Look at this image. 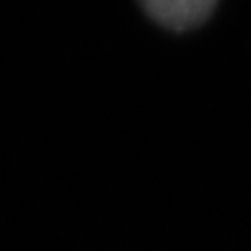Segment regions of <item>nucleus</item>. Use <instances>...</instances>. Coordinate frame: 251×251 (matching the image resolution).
<instances>
[{
    "label": "nucleus",
    "mask_w": 251,
    "mask_h": 251,
    "mask_svg": "<svg viewBox=\"0 0 251 251\" xmlns=\"http://www.w3.org/2000/svg\"><path fill=\"white\" fill-rule=\"evenodd\" d=\"M149 17L164 28L184 32L205 23L218 0H138Z\"/></svg>",
    "instance_id": "1"
}]
</instances>
